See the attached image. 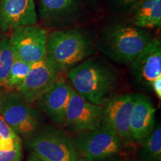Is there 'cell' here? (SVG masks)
<instances>
[{"instance_id":"cell-1","label":"cell","mask_w":161,"mask_h":161,"mask_svg":"<svg viewBox=\"0 0 161 161\" xmlns=\"http://www.w3.org/2000/svg\"><path fill=\"white\" fill-rule=\"evenodd\" d=\"M68 78L77 93L98 105L111 98L118 79L116 70L98 58L84 60L69 69Z\"/></svg>"},{"instance_id":"cell-11","label":"cell","mask_w":161,"mask_h":161,"mask_svg":"<svg viewBox=\"0 0 161 161\" xmlns=\"http://www.w3.org/2000/svg\"><path fill=\"white\" fill-rule=\"evenodd\" d=\"M130 64L133 76L137 83L151 86L153 80L161 77L160 37H153Z\"/></svg>"},{"instance_id":"cell-10","label":"cell","mask_w":161,"mask_h":161,"mask_svg":"<svg viewBox=\"0 0 161 161\" xmlns=\"http://www.w3.org/2000/svg\"><path fill=\"white\" fill-rule=\"evenodd\" d=\"M55 68L46 59L31 64V69L21 84L19 90L22 97L29 103L39 101L58 80Z\"/></svg>"},{"instance_id":"cell-22","label":"cell","mask_w":161,"mask_h":161,"mask_svg":"<svg viewBox=\"0 0 161 161\" xmlns=\"http://www.w3.org/2000/svg\"><path fill=\"white\" fill-rule=\"evenodd\" d=\"M137 0H112L114 5L121 11H127Z\"/></svg>"},{"instance_id":"cell-7","label":"cell","mask_w":161,"mask_h":161,"mask_svg":"<svg viewBox=\"0 0 161 161\" xmlns=\"http://www.w3.org/2000/svg\"><path fill=\"white\" fill-rule=\"evenodd\" d=\"M47 30L37 25L15 29L8 40L14 57L33 64L47 55Z\"/></svg>"},{"instance_id":"cell-18","label":"cell","mask_w":161,"mask_h":161,"mask_svg":"<svg viewBox=\"0 0 161 161\" xmlns=\"http://www.w3.org/2000/svg\"><path fill=\"white\" fill-rule=\"evenodd\" d=\"M31 67V64L26 63L19 58H14V60L12 64L11 70L6 80L5 87L10 89L12 88L18 89V87L21 85L24 79L29 74Z\"/></svg>"},{"instance_id":"cell-21","label":"cell","mask_w":161,"mask_h":161,"mask_svg":"<svg viewBox=\"0 0 161 161\" xmlns=\"http://www.w3.org/2000/svg\"><path fill=\"white\" fill-rule=\"evenodd\" d=\"M22 156V148L0 150V161H21Z\"/></svg>"},{"instance_id":"cell-26","label":"cell","mask_w":161,"mask_h":161,"mask_svg":"<svg viewBox=\"0 0 161 161\" xmlns=\"http://www.w3.org/2000/svg\"><path fill=\"white\" fill-rule=\"evenodd\" d=\"M0 102H1V98H0Z\"/></svg>"},{"instance_id":"cell-16","label":"cell","mask_w":161,"mask_h":161,"mask_svg":"<svg viewBox=\"0 0 161 161\" xmlns=\"http://www.w3.org/2000/svg\"><path fill=\"white\" fill-rule=\"evenodd\" d=\"M128 12V24L150 29L161 25V0H137Z\"/></svg>"},{"instance_id":"cell-15","label":"cell","mask_w":161,"mask_h":161,"mask_svg":"<svg viewBox=\"0 0 161 161\" xmlns=\"http://www.w3.org/2000/svg\"><path fill=\"white\" fill-rule=\"evenodd\" d=\"M72 90L66 82L57 80L39 100L40 108L55 123H64Z\"/></svg>"},{"instance_id":"cell-20","label":"cell","mask_w":161,"mask_h":161,"mask_svg":"<svg viewBox=\"0 0 161 161\" xmlns=\"http://www.w3.org/2000/svg\"><path fill=\"white\" fill-rule=\"evenodd\" d=\"M17 148H22L19 136L0 116V150H12Z\"/></svg>"},{"instance_id":"cell-24","label":"cell","mask_w":161,"mask_h":161,"mask_svg":"<svg viewBox=\"0 0 161 161\" xmlns=\"http://www.w3.org/2000/svg\"><path fill=\"white\" fill-rule=\"evenodd\" d=\"M28 161H40V160H38V159H37L33 156V157H31V158H30L29 160H28Z\"/></svg>"},{"instance_id":"cell-6","label":"cell","mask_w":161,"mask_h":161,"mask_svg":"<svg viewBox=\"0 0 161 161\" xmlns=\"http://www.w3.org/2000/svg\"><path fill=\"white\" fill-rule=\"evenodd\" d=\"M28 103L23 97L17 95L1 98L0 116L19 136L30 137L40 126L39 112Z\"/></svg>"},{"instance_id":"cell-17","label":"cell","mask_w":161,"mask_h":161,"mask_svg":"<svg viewBox=\"0 0 161 161\" xmlns=\"http://www.w3.org/2000/svg\"><path fill=\"white\" fill-rule=\"evenodd\" d=\"M140 157L142 161L161 160V128L156 126L149 136L142 142Z\"/></svg>"},{"instance_id":"cell-23","label":"cell","mask_w":161,"mask_h":161,"mask_svg":"<svg viewBox=\"0 0 161 161\" xmlns=\"http://www.w3.org/2000/svg\"><path fill=\"white\" fill-rule=\"evenodd\" d=\"M151 87L155 92L159 98H161V77H159L154 80L151 84Z\"/></svg>"},{"instance_id":"cell-5","label":"cell","mask_w":161,"mask_h":161,"mask_svg":"<svg viewBox=\"0 0 161 161\" xmlns=\"http://www.w3.org/2000/svg\"><path fill=\"white\" fill-rule=\"evenodd\" d=\"M72 141L78 157L87 161H102L111 158L122 148L120 139L104 124L96 130L82 132Z\"/></svg>"},{"instance_id":"cell-14","label":"cell","mask_w":161,"mask_h":161,"mask_svg":"<svg viewBox=\"0 0 161 161\" xmlns=\"http://www.w3.org/2000/svg\"><path fill=\"white\" fill-rule=\"evenodd\" d=\"M80 0H40L39 14L50 27L64 25L80 14Z\"/></svg>"},{"instance_id":"cell-3","label":"cell","mask_w":161,"mask_h":161,"mask_svg":"<svg viewBox=\"0 0 161 161\" xmlns=\"http://www.w3.org/2000/svg\"><path fill=\"white\" fill-rule=\"evenodd\" d=\"M153 38L148 29L130 24H115L105 28L97 47L104 55L118 64H130Z\"/></svg>"},{"instance_id":"cell-2","label":"cell","mask_w":161,"mask_h":161,"mask_svg":"<svg viewBox=\"0 0 161 161\" xmlns=\"http://www.w3.org/2000/svg\"><path fill=\"white\" fill-rule=\"evenodd\" d=\"M93 52L91 35L84 29L56 30L48 35L46 59L58 72L72 69Z\"/></svg>"},{"instance_id":"cell-4","label":"cell","mask_w":161,"mask_h":161,"mask_svg":"<svg viewBox=\"0 0 161 161\" xmlns=\"http://www.w3.org/2000/svg\"><path fill=\"white\" fill-rule=\"evenodd\" d=\"M28 146L40 161H77L73 141L65 133L54 128H44L32 135Z\"/></svg>"},{"instance_id":"cell-12","label":"cell","mask_w":161,"mask_h":161,"mask_svg":"<svg viewBox=\"0 0 161 161\" xmlns=\"http://www.w3.org/2000/svg\"><path fill=\"white\" fill-rule=\"evenodd\" d=\"M37 22L34 0H0V29L3 31L35 25Z\"/></svg>"},{"instance_id":"cell-25","label":"cell","mask_w":161,"mask_h":161,"mask_svg":"<svg viewBox=\"0 0 161 161\" xmlns=\"http://www.w3.org/2000/svg\"><path fill=\"white\" fill-rule=\"evenodd\" d=\"M77 161H87V160H82V159H79V160H78H78ZM102 161H115V159H110V160H102Z\"/></svg>"},{"instance_id":"cell-19","label":"cell","mask_w":161,"mask_h":161,"mask_svg":"<svg viewBox=\"0 0 161 161\" xmlns=\"http://www.w3.org/2000/svg\"><path fill=\"white\" fill-rule=\"evenodd\" d=\"M14 54L8 40L0 41V86H5L6 80L14 60Z\"/></svg>"},{"instance_id":"cell-9","label":"cell","mask_w":161,"mask_h":161,"mask_svg":"<svg viewBox=\"0 0 161 161\" xmlns=\"http://www.w3.org/2000/svg\"><path fill=\"white\" fill-rule=\"evenodd\" d=\"M134 94L127 93L113 97L103 107L102 124L108 126L121 141H128L130 136V115Z\"/></svg>"},{"instance_id":"cell-8","label":"cell","mask_w":161,"mask_h":161,"mask_svg":"<svg viewBox=\"0 0 161 161\" xmlns=\"http://www.w3.org/2000/svg\"><path fill=\"white\" fill-rule=\"evenodd\" d=\"M103 106L92 104L72 90L64 123L74 132L97 129L102 124Z\"/></svg>"},{"instance_id":"cell-13","label":"cell","mask_w":161,"mask_h":161,"mask_svg":"<svg viewBox=\"0 0 161 161\" xmlns=\"http://www.w3.org/2000/svg\"><path fill=\"white\" fill-rule=\"evenodd\" d=\"M155 111L149 98L143 94H134L130 128L131 139L137 143L142 144L154 130Z\"/></svg>"}]
</instances>
